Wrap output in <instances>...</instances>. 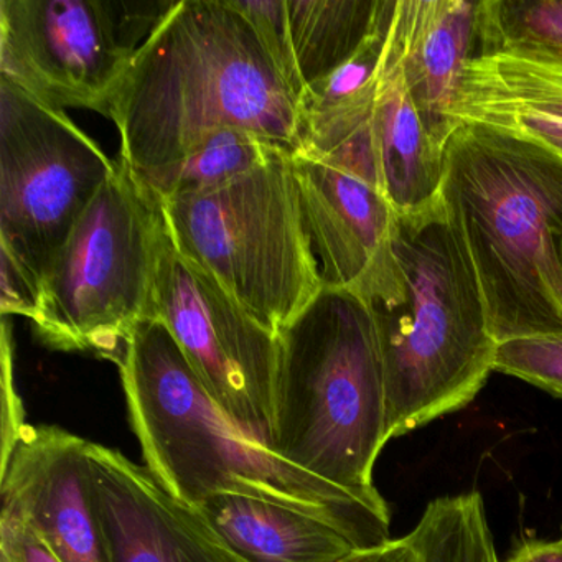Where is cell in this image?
Returning <instances> with one entry per match:
<instances>
[{"mask_svg":"<svg viewBox=\"0 0 562 562\" xmlns=\"http://www.w3.org/2000/svg\"><path fill=\"white\" fill-rule=\"evenodd\" d=\"M110 117L137 182L228 127L302 149L301 104L232 0L172 4L137 48Z\"/></svg>","mask_w":562,"mask_h":562,"instance_id":"1","label":"cell"},{"mask_svg":"<svg viewBox=\"0 0 562 562\" xmlns=\"http://www.w3.org/2000/svg\"><path fill=\"white\" fill-rule=\"evenodd\" d=\"M144 462L167 492L195 508L232 493L311 513L358 548L390 541V506L325 482L249 439L216 406L159 318L134 330L117 364Z\"/></svg>","mask_w":562,"mask_h":562,"instance_id":"2","label":"cell"},{"mask_svg":"<svg viewBox=\"0 0 562 562\" xmlns=\"http://www.w3.org/2000/svg\"><path fill=\"white\" fill-rule=\"evenodd\" d=\"M440 199L495 340L562 335V153L513 127L457 124Z\"/></svg>","mask_w":562,"mask_h":562,"instance_id":"3","label":"cell"},{"mask_svg":"<svg viewBox=\"0 0 562 562\" xmlns=\"http://www.w3.org/2000/svg\"><path fill=\"white\" fill-rule=\"evenodd\" d=\"M397 278L368 299L383 358L387 440L469 406L495 371L472 261L442 199L400 215Z\"/></svg>","mask_w":562,"mask_h":562,"instance_id":"4","label":"cell"},{"mask_svg":"<svg viewBox=\"0 0 562 562\" xmlns=\"http://www.w3.org/2000/svg\"><path fill=\"white\" fill-rule=\"evenodd\" d=\"M269 450L373 502L374 463L387 440L386 387L370 305L324 288L278 334Z\"/></svg>","mask_w":562,"mask_h":562,"instance_id":"5","label":"cell"},{"mask_svg":"<svg viewBox=\"0 0 562 562\" xmlns=\"http://www.w3.org/2000/svg\"><path fill=\"white\" fill-rule=\"evenodd\" d=\"M173 246L276 335L324 289L292 156L210 192L160 202Z\"/></svg>","mask_w":562,"mask_h":562,"instance_id":"6","label":"cell"},{"mask_svg":"<svg viewBox=\"0 0 562 562\" xmlns=\"http://www.w3.org/2000/svg\"><path fill=\"white\" fill-rule=\"evenodd\" d=\"M166 228L159 200L120 160L42 282L31 321L42 344L120 364L134 330L154 318Z\"/></svg>","mask_w":562,"mask_h":562,"instance_id":"7","label":"cell"},{"mask_svg":"<svg viewBox=\"0 0 562 562\" xmlns=\"http://www.w3.org/2000/svg\"><path fill=\"white\" fill-rule=\"evenodd\" d=\"M116 169L64 110L0 80V252L38 294L68 236Z\"/></svg>","mask_w":562,"mask_h":562,"instance_id":"8","label":"cell"},{"mask_svg":"<svg viewBox=\"0 0 562 562\" xmlns=\"http://www.w3.org/2000/svg\"><path fill=\"white\" fill-rule=\"evenodd\" d=\"M154 318L169 328L216 406L249 439L269 449L278 335L180 255L167 228L157 259Z\"/></svg>","mask_w":562,"mask_h":562,"instance_id":"9","label":"cell"},{"mask_svg":"<svg viewBox=\"0 0 562 562\" xmlns=\"http://www.w3.org/2000/svg\"><path fill=\"white\" fill-rule=\"evenodd\" d=\"M121 4L0 0V80L50 106L110 116L137 48Z\"/></svg>","mask_w":562,"mask_h":562,"instance_id":"10","label":"cell"},{"mask_svg":"<svg viewBox=\"0 0 562 562\" xmlns=\"http://www.w3.org/2000/svg\"><path fill=\"white\" fill-rule=\"evenodd\" d=\"M443 150L411 97L391 12L370 100L334 149L317 159L360 177L397 215H409L439 199Z\"/></svg>","mask_w":562,"mask_h":562,"instance_id":"11","label":"cell"},{"mask_svg":"<svg viewBox=\"0 0 562 562\" xmlns=\"http://www.w3.org/2000/svg\"><path fill=\"white\" fill-rule=\"evenodd\" d=\"M90 442L27 424L0 462L2 509L24 519L61 562H111L91 495Z\"/></svg>","mask_w":562,"mask_h":562,"instance_id":"12","label":"cell"},{"mask_svg":"<svg viewBox=\"0 0 562 562\" xmlns=\"http://www.w3.org/2000/svg\"><path fill=\"white\" fill-rule=\"evenodd\" d=\"M88 459L111 562H245L146 465L97 442Z\"/></svg>","mask_w":562,"mask_h":562,"instance_id":"13","label":"cell"},{"mask_svg":"<svg viewBox=\"0 0 562 562\" xmlns=\"http://www.w3.org/2000/svg\"><path fill=\"white\" fill-rule=\"evenodd\" d=\"M292 166L324 288L361 297L393 265L400 215L374 187L327 160L295 154Z\"/></svg>","mask_w":562,"mask_h":562,"instance_id":"14","label":"cell"},{"mask_svg":"<svg viewBox=\"0 0 562 562\" xmlns=\"http://www.w3.org/2000/svg\"><path fill=\"white\" fill-rule=\"evenodd\" d=\"M538 113L562 121V47L516 41L476 22L472 55L450 110L460 123H506Z\"/></svg>","mask_w":562,"mask_h":562,"instance_id":"15","label":"cell"},{"mask_svg":"<svg viewBox=\"0 0 562 562\" xmlns=\"http://www.w3.org/2000/svg\"><path fill=\"white\" fill-rule=\"evenodd\" d=\"M480 2L394 0L393 24L411 97L427 130L446 146L450 110L472 55Z\"/></svg>","mask_w":562,"mask_h":562,"instance_id":"16","label":"cell"},{"mask_svg":"<svg viewBox=\"0 0 562 562\" xmlns=\"http://www.w3.org/2000/svg\"><path fill=\"white\" fill-rule=\"evenodd\" d=\"M193 509L245 562H337L360 549L331 522L266 499L223 493Z\"/></svg>","mask_w":562,"mask_h":562,"instance_id":"17","label":"cell"},{"mask_svg":"<svg viewBox=\"0 0 562 562\" xmlns=\"http://www.w3.org/2000/svg\"><path fill=\"white\" fill-rule=\"evenodd\" d=\"M384 4L386 0H288L292 47L305 91L358 54L376 31Z\"/></svg>","mask_w":562,"mask_h":562,"instance_id":"18","label":"cell"},{"mask_svg":"<svg viewBox=\"0 0 562 562\" xmlns=\"http://www.w3.org/2000/svg\"><path fill=\"white\" fill-rule=\"evenodd\" d=\"M285 150L245 130L216 131L193 147L180 162L139 183L159 202L210 192L258 169Z\"/></svg>","mask_w":562,"mask_h":562,"instance_id":"19","label":"cell"},{"mask_svg":"<svg viewBox=\"0 0 562 562\" xmlns=\"http://www.w3.org/2000/svg\"><path fill=\"white\" fill-rule=\"evenodd\" d=\"M409 536L420 562H499L479 492L434 499Z\"/></svg>","mask_w":562,"mask_h":562,"instance_id":"20","label":"cell"},{"mask_svg":"<svg viewBox=\"0 0 562 562\" xmlns=\"http://www.w3.org/2000/svg\"><path fill=\"white\" fill-rule=\"evenodd\" d=\"M479 24L503 37L562 47V0H482Z\"/></svg>","mask_w":562,"mask_h":562,"instance_id":"21","label":"cell"},{"mask_svg":"<svg viewBox=\"0 0 562 562\" xmlns=\"http://www.w3.org/2000/svg\"><path fill=\"white\" fill-rule=\"evenodd\" d=\"M495 371L562 400V335L515 338L498 345Z\"/></svg>","mask_w":562,"mask_h":562,"instance_id":"22","label":"cell"},{"mask_svg":"<svg viewBox=\"0 0 562 562\" xmlns=\"http://www.w3.org/2000/svg\"><path fill=\"white\" fill-rule=\"evenodd\" d=\"M232 4L252 25L262 47L266 48L279 74L301 104L305 90L299 77L294 47H292L288 0H232Z\"/></svg>","mask_w":562,"mask_h":562,"instance_id":"23","label":"cell"},{"mask_svg":"<svg viewBox=\"0 0 562 562\" xmlns=\"http://www.w3.org/2000/svg\"><path fill=\"white\" fill-rule=\"evenodd\" d=\"M24 404L15 390L14 381V344H12L11 327L8 318L2 324V453L5 460L14 449L19 436L27 426Z\"/></svg>","mask_w":562,"mask_h":562,"instance_id":"24","label":"cell"},{"mask_svg":"<svg viewBox=\"0 0 562 562\" xmlns=\"http://www.w3.org/2000/svg\"><path fill=\"white\" fill-rule=\"evenodd\" d=\"M0 562H61L18 515L0 513Z\"/></svg>","mask_w":562,"mask_h":562,"instance_id":"25","label":"cell"},{"mask_svg":"<svg viewBox=\"0 0 562 562\" xmlns=\"http://www.w3.org/2000/svg\"><path fill=\"white\" fill-rule=\"evenodd\" d=\"M0 311L2 317L22 315L32 321L37 311L38 292L31 284L24 272L4 252H0Z\"/></svg>","mask_w":562,"mask_h":562,"instance_id":"26","label":"cell"},{"mask_svg":"<svg viewBox=\"0 0 562 562\" xmlns=\"http://www.w3.org/2000/svg\"><path fill=\"white\" fill-rule=\"evenodd\" d=\"M337 562H420L419 552L414 546L413 539H390L373 548L355 549Z\"/></svg>","mask_w":562,"mask_h":562,"instance_id":"27","label":"cell"},{"mask_svg":"<svg viewBox=\"0 0 562 562\" xmlns=\"http://www.w3.org/2000/svg\"><path fill=\"white\" fill-rule=\"evenodd\" d=\"M496 126L522 131L529 136L544 140L546 144L562 153V121L552 120V117L542 116L538 113H526L519 114V116L513 117L506 123L496 124Z\"/></svg>","mask_w":562,"mask_h":562,"instance_id":"28","label":"cell"},{"mask_svg":"<svg viewBox=\"0 0 562 562\" xmlns=\"http://www.w3.org/2000/svg\"><path fill=\"white\" fill-rule=\"evenodd\" d=\"M506 562H562V539L522 542Z\"/></svg>","mask_w":562,"mask_h":562,"instance_id":"29","label":"cell"},{"mask_svg":"<svg viewBox=\"0 0 562 562\" xmlns=\"http://www.w3.org/2000/svg\"><path fill=\"white\" fill-rule=\"evenodd\" d=\"M559 256H561V262H562V243H561V246H559Z\"/></svg>","mask_w":562,"mask_h":562,"instance_id":"30","label":"cell"}]
</instances>
